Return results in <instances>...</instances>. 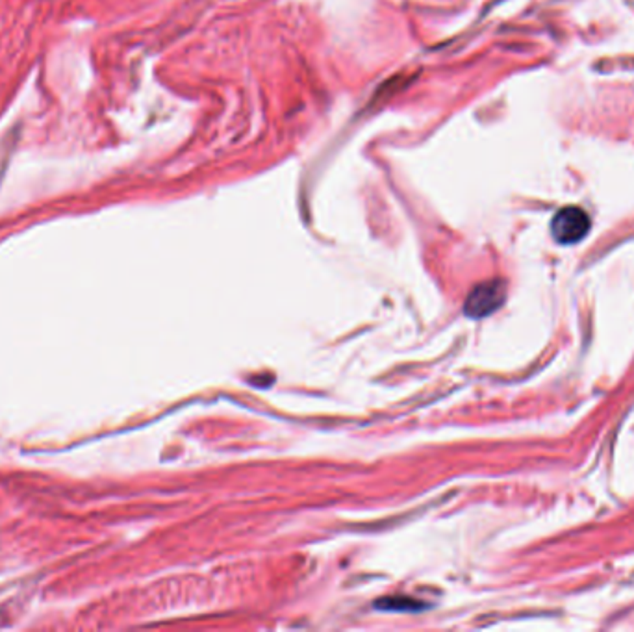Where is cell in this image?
<instances>
[{
  "label": "cell",
  "mask_w": 634,
  "mask_h": 632,
  "mask_svg": "<svg viewBox=\"0 0 634 632\" xmlns=\"http://www.w3.org/2000/svg\"><path fill=\"white\" fill-rule=\"evenodd\" d=\"M590 217L583 208L566 206L558 210L551 221V234L560 245H575L583 242L590 232Z\"/></svg>",
  "instance_id": "cell-1"
},
{
  "label": "cell",
  "mask_w": 634,
  "mask_h": 632,
  "mask_svg": "<svg viewBox=\"0 0 634 632\" xmlns=\"http://www.w3.org/2000/svg\"><path fill=\"white\" fill-rule=\"evenodd\" d=\"M507 299V287L502 281H488L469 292L463 303V314L469 319H482L493 314Z\"/></svg>",
  "instance_id": "cell-2"
},
{
  "label": "cell",
  "mask_w": 634,
  "mask_h": 632,
  "mask_svg": "<svg viewBox=\"0 0 634 632\" xmlns=\"http://www.w3.org/2000/svg\"><path fill=\"white\" fill-rule=\"evenodd\" d=\"M375 606L382 608V610H401V612H418L423 606L414 599L409 597H392V599H381L377 601Z\"/></svg>",
  "instance_id": "cell-3"
}]
</instances>
